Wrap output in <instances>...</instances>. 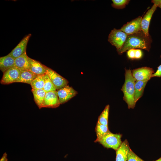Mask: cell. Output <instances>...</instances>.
Masks as SVG:
<instances>
[{"instance_id":"cell-1","label":"cell","mask_w":161,"mask_h":161,"mask_svg":"<svg viewBox=\"0 0 161 161\" xmlns=\"http://www.w3.org/2000/svg\"><path fill=\"white\" fill-rule=\"evenodd\" d=\"M152 42L151 36H146L141 31L136 33L128 35L123 47L117 51L119 55H121L131 49H142L149 52Z\"/></svg>"},{"instance_id":"cell-2","label":"cell","mask_w":161,"mask_h":161,"mask_svg":"<svg viewBox=\"0 0 161 161\" xmlns=\"http://www.w3.org/2000/svg\"><path fill=\"white\" fill-rule=\"evenodd\" d=\"M125 81L121 90L123 93V100L129 109H134L136 103L134 100L135 84L136 80L132 75L131 70L125 69Z\"/></svg>"},{"instance_id":"cell-3","label":"cell","mask_w":161,"mask_h":161,"mask_svg":"<svg viewBox=\"0 0 161 161\" xmlns=\"http://www.w3.org/2000/svg\"><path fill=\"white\" fill-rule=\"evenodd\" d=\"M122 134H120L111 132L100 139L96 140L95 142L99 143L105 148H112L116 151L122 143Z\"/></svg>"},{"instance_id":"cell-4","label":"cell","mask_w":161,"mask_h":161,"mask_svg":"<svg viewBox=\"0 0 161 161\" xmlns=\"http://www.w3.org/2000/svg\"><path fill=\"white\" fill-rule=\"evenodd\" d=\"M128 35L120 29L114 28L110 33L108 40L112 45L116 47L117 50H118L123 47Z\"/></svg>"},{"instance_id":"cell-5","label":"cell","mask_w":161,"mask_h":161,"mask_svg":"<svg viewBox=\"0 0 161 161\" xmlns=\"http://www.w3.org/2000/svg\"><path fill=\"white\" fill-rule=\"evenodd\" d=\"M46 74L48 76L56 90L68 85L69 81L55 71L46 66Z\"/></svg>"},{"instance_id":"cell-6","label":"cell","mask_w":161,"mask_h":161,"mask_svg":"<svg viewBox=\"0 0 161 161\" xmlns=\"http://www.w3.org/2000/svg\"><path fill=\"white\" fill-rule=\"evenodd\" d=\"M142 18V16H139L124 24L120 29L128 35L139 32L142 31L141 22Z\"/></svg>"},{"instance_id":"cell-7","label":"cell","mask_w":161,"mask_h":161,"mask_svg":"<svg viewBox=\"0 0 161 161\" xmlns=\"http://www.w3.org/2000/svg\"><path fill=\"white\" fill-rule=\"evenodd\" d=\"M60 104L64 103L76 96L78 92L68 85L56 91Z\"/></svg>"},{"instance_id":"cell-8","label":"cell","mask_w":161,"mask_h":161,"mask_svg":"<svg viewBox=\"0 0 161 161\" xmlns=\"http://www.w3.org/2000/svg\"><path fill=\"white\" fill-rule=\"evenodd\" d=\"M21 71L14 66L3 73L0 83L2 84H8L15 83L18 78Z\"/></svg>"},{"instance_id":"cell-9","label":"cell","mask_w":161,"mask_h":161,"mask_svg":"<svg viewBox=\"0 0 161 161\" xmlns=\"http://www.w3.org/2000/svg\"><path fill=\"white\" fill-rule=\"evenodd\" d=\"M154 72L152 68L143 67L133 69L132 73L136 80H149L152 78Z\"/></svg>"},{"instance_id":"cell-10","label":"cell","mask_w":161,"mask_h":161,"mask_svg":"<svg viewBox=\"0 0 161 161\" xmlns=\"http://www.w3.org/2000/svg\"><path fill=\"white\" fill-rule=\"evenodd\" d=\"M31 36L30 33L25 36L8 54L15 59L26 52L27 45Z\"/></svg>"},{"instance_id":"cell-11","label":"cell","mask_w":161,"mask_h":161,"mask_svg":"<svg viewBox=\"0 0 161 161\" xmlns=\"http://www.w3.org/2000/svg\"><path fill=\"white\" fill-rule=\"evenodd\" d=\"M60 104L56 91L46 92L43 108H56Z\"/></svg>"},{"instance_id":"cell-12","label":"cell","mask_w":161,"mask_h":161,"mask_svg":"<svg viewBox=\"0 0 161 161\" xmlns=\"http://www.w3.org/2000/svg\"><path fill=\"white\" fill-rule=\"evenodd\" d=\"M157 7V6L154 4L142 18L141 22V30L147 36H150L148 32L149 26L151 17Z\"/></svg>"},{"instance_id":"cell-13","label":"cell","mask_w":161,"mask_h":161,"mask_svg":"<svg viewBox=\"0 0 161 161\" xmlns=\"http://www.w3.org/2000/svg\"><path fill=\"white\" fill-rule=\"evenodd\" d=\"M130 149L129 143L125 140L116 151V161H127Z\"/></svg>"},{"instance_id":"cell-14","label":"cell","mask_w":161,"mask_h":161,"mask_svg":"<svg viewBox=\"0 0 161 161\" xmlns=\"http://www.w3.org/2000/svg\"><path fill=\"white\" fill-rule=\"evenodd\" d=\"M30 70L37 75L46 74V66L39 61L29 57Z\"/></svg>"},{"instance_id":"cell-15","label":"cell","mask_w":161,"mask_h":161,"mask_svg":"<svg viewBox=\"0 0 161 161\" xmlns=\"http://www.w3.org/2000/svg\"><path fill=\"white\" fill-rule=\"evenodd\" d=\"M15 66L21 71L30 70L29 57L26 52L15 59Z\"/></svg>"},{"instance_id":"cell-16","label":"cell","mask_w":161,"mask_h":161,"mask_svg":"<svg viewBox=\"0 0 161 161\" xmlns=\"http://www.w3.org/2000/svg\"><path fill=\"white\" fill-rule=\"evenodd\" d=\"M38 75L30 70L22 71L15 82L23 83L30 85Z\"/></svg>"},{"instance_id":"cell-17","label":"cell","mask_w":161,"mask_h":161,"mask_svg":"<svg viewBox=\"0 0 161 161\" xmlns=\"http://www.w3.org/2000/svg\"><path fill=\"white\" fill-rule=\"evenodd\" d=\"M15 66V59L9 54L0 58V69L4 73Z\"/></svg>"},{"instance_id":"cell-18","label":"cell","mask_w":161,"mask_h":161,"mask_svg":"<svg viewBox=\"0 0 161 161\" xmlns=\"http://www.w3.org/2000/svg\"><path fill=\"white\" fill-rule=\"evenodd\" d=\"M33 94L35 102L39 109L43 108L44 100L46 92L43 89L31 90Z\"/></svg>"},{"instance_id":"cell-19","label":"cell","mask_w":161,"mask_h":161,"mask_svg":"<svg viewBox=\"0 0 161 161\" xmlns=\"http://www.w3.org/2000/svg\"><path fill=\"white\" fill-rule=\"evenodd\" d=\"M148 80H136L135 84L134 100L136 103L142 96L145 87Z\"/></svg>"},{"instance_id":"cell-20","label":"cell","mask_w":161,"mask_h":161,"mask_svg":"<svg viewBox=\"0 0 161 161\" xmlns=\"http://www.w3.org/2000/svg\"><path fill=\"white\" fill-rule=\"evenodd\" d=\"M95 131L97 136L96 140L100 139L111 132L108 126L102 124L98 122L97 123Z\"/></svg>"},{"instance_id":"cell-21","label":"cell","mask_w":161,"mask_h":161,"mask_svg":"<svg viewBox=\"0 0 161 161\" xmlns=\"http://www.w3.org/2000/svg\"><path fill=\"white\" fill-rule=\"evenodd\" d=\"M44 74L38 75L30 84L32 89H43L44 84Z\"/></svg>"},{"instance_id":"cell-22","label":"cell","mask_w":161,"mask_h":161,"mask_svg":"<svg viewBox=\"0 0 161 161\" xmlns=\"http://www.w3.org/2000/svg\"><path fill=\"white\" fill-rule=\"evenodd\" d=\"M109 109V105H107L99 116L97 122L108 126Z\"/></svg>"},{"instance_id":"cell-23","label":"cell","mask_w":161,"mask_h":161,"mask_svg":"<svg viewBox=\"0 0 161 161\" xmlns=\"http://www.w3.org/2000/svg\"><path fill=\"white\" fill-rule=\"evenodd\" d=\"M43 89L46 92L56 91L55 86L46 74H44V84Z\"/></svg>"},{"instance_id":"cell-24","label":"cell","mask_w":161,"mask_h":161,"mask_svg":"<svg viewBox=\"0 0 161 161\" xmlns=\"http://www.w3.org/2000/svg\"><path fill=\"white\" fill-rule=\"evenodd\" d=\"M112 1L113 3L112 4V6L113 7L117 9H122L125 7L130 0H112Z\"/></svg>"},{"instance_id":"cell-25","label":"cell","mask_w":161,"mask_h":161,"mask_svg":"<svg viewBox=\"0 0 161 161\" xmlns=\"http://www.w3.org/2000/svg\"><path fill=\"white\" fill-rule=\"evenodd\" d=\"M127 161H145L133 152L130 149L128 154Z\"/></svg>"},{"instance_id":"cell-26","label":"cell","mask_w":161,"mask_h":161,"mask_svg":"<svg viewBox=\"0 0 161 161\" xmlns=\"http://www.w3.org/2000/svg\"><path fill=\"white\" fill-rule=\"evenodd\" d=\"M135 49H131L127 51V55L128 58L131 59H135Z\"/></svg>"},{"instance_id":"cell-27","label":"cell","mask_w":161,"mask_h":161,"mask_svg":"<svg viewBox=\"0 0 161 161\" xmlns=\"http://www.w3.org/2000/svg\"><path fill=\"white\" fill-rule=\"evenodd\" d=\"M143 52L142 50L140 49H135V59H140L143 56Z\"/></svg>"},{"instance_id":"cell-28","label":"cell","mask_w":161,"mask_h":161,"mask_svg":"<svg viewBox=\"0 0 161 161\" xmlns=\"http://www.w3.org/2000/svg\"><path fill=\"white\" fill-rule=\"evenodd\" d=\"M160 57L161 58V55ZM154 77H161V64L158 67L157 71L153 75L152 78Z\"/></svg>"},{"instance_id":"cell-29","label":"cell","mask_w":161,"mask_h":161,"mask_svg":"<svg viewBox=\"0 0 161 161\" xmlns=\"http://www.w3.org/2000/svg\"><path fill=\"white\" fill-rule=\"evenodd\" d=\"M151 2L161 9V0H152Z\"/></svg>"},{"instance_id":"cell-30","label":"cell","mask_w":161,"mask_h":161,"mask_svg":"<svg viewBox=\"0 0 161 161\" xmlns=\"http://www.w3.org/2000/svg\"><path fill=\"white\" fill-rule=\"evenodd\" d=\"M8 160L7 153L6 152H5L0 159V161H7Z\"/></svg>"},{"instance_id":"cell-31","label":"cell","mask_w":161,"mask_h":161,"mask_svg":"<svg viewBox=\"0 0 161 161\" xmlns=\"http://www.w3.org/2000/svg\"><path fill=\"white\" fill-rule=\"evenodd\" d=\"M154 161H161V157L157 160Z\"/></svg>"}]
</instances>
